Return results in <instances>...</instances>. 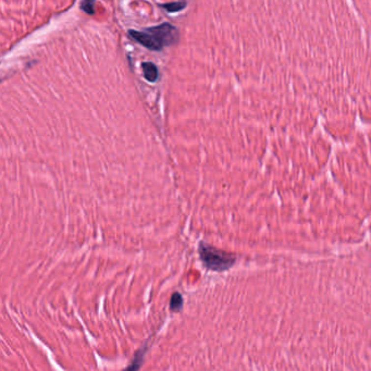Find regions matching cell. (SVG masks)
I'll list each match as a JSON object with an SVG mask.
<instances>
[{"instance_id":"1","label":"cell","mask_w":371,"mask_h":371,"mask_svg":"<svg viewBox=\"0 0 371 371\" xmlns=\"http://www.w3.org/2000/svg\"><path fill=\"white\" fill-rule=\"evenodd\" d=\"M130 36L144 47L159 52L166 46L175 44L179 40V30L170 23H162L158 27L141 30H130Z\"/></svg>"},{"instance_id":"2","label":"cell","mask_w":371,"mask_h":371,"mask_svg":"<svg viewBox=\"0 0 371 371\" xmlns=\"http://www.w3.org/2000/svg\"><path fill=\"white\" fill-rule=\"evenodd\" d=\"M200 256L204 265L213 271H225L235 262V257L231 254L217 250L205 243L200 244Z\"/></svg>"},{"instance_id":"3","label":"cell","mask_w":371,"mask_h":371,"mask_svg":"<svg viewBox=\"0 0 371 371\" xmlns=\"http://www.w3.org/2000/svg\"><path fill=\"white\" fill-rule=\"evenodd\" d=\"M145 79L148 82H155L158 79V69L152 62H144L142 64Z\"/></svg>"},{"instance_id":"4","label":"cell","mask_w":371,"mask_h":371,"mask_svg":"<svg viewBox=\"0 0 371 371\" xmlns=\"http://www.w3.org/2000/svg\"><path fill=\"white\" fill-rule=\"evenodd\" d=\"M145 350H146V347H143L141 350H139V352H137L136 355L134 356L133 360H132L131 365L129 366V367H126L124 369V371H139L142 363H143Z\"/></svg>"},{"instance_id":"5","label":"cell","mask_w":371,"mask_h":371,"mask_svg":"<svg viewBox=\"0 0 371 371\" xmlns=\"http://www.w3.org/2000/svg\"><path fill=\"white\" fill-rule=\"evenodd\" d=\"M183 306V298L180 293H174L171 297L170 301V308L173 312H179Z\"/></svg>"},{"instance_id":"6","label":"cell","mask_w":371,"mask_h":371,"mask_svg":"<svg viewBox=\"0 0 371 371\" xmlns=\"http://www.w3.org/2000/svg\"><path fill=\"white\" fill-rule=\"evenodd\" d=\"M168 12H179L181 10L184 9L186 7V2H170V3H165L162 4Z\"/></svg>"},{"instance_id":"7","label":"cell","mask_w":371,"mask_h":371,"mask_svg":"<svg viewBox=\"0 0 371 371\" xmlns=\"http://www.w3.org/2000/svg\"><path fill=\"white\" fill-rule=\"evenodd\" d=\"M94 6H95L94 1H83L82 3H81V9L89 14H93L95 12Z\"/></svg>"}]
</instances>
